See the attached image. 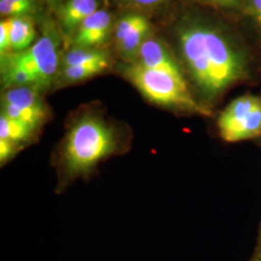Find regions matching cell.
I'll return each instance as SVG.
<instances>
[{
	"instance_id": "cell-1",
	"label": "cell",
	"mask_w": 261,
	"mask_h": 261,
	"mask_svg": "<svg viewBox=\"0 0 261 261\" xmlns=\"http://www.w3.org/2000/svg\"><path fill=\"white\" fill-rule=\"evenodd\" d=\"M172 37L187 80L207 108L234 86L252 80L255 59L251 47L222 19L185 11L174 22Z\"/></svg>"
},
{
	"instance_id": "cell-2",
	"label": "cell",
	"mask_w": 261,
	"mask_h": 261,
	"mask_svg": "<svg viewBox=\"0 0 261 261\" xmlns=\"http://www.w3.org/2000/svg\"><path fill=\"white\" fill-rule=\"evenodd\" d=\"M130 142L127 132L102 114H79L68 125L53 156L57 190L65 189L77 179L89 177L105 160L125 153Z\"/></svg>"
},
{
	"instance_id": "cell-3",
	"label": "cell",
	"mask_w": 261,
	"mask_h": 261,
	"mask_svg": "<svg viewBox=\"0 0 261 261\" xmlns=\"http://www.w3.org/2000/svg\"><path fill=\"white\" fill-rule=\"evenodd\" d=\"M124 75L151 103L188 114L210 116L211 109L193 92L186 77L148 69L134 61L123 69Z\"/></svg>"
},
{
	"instance_id": "cell-4",
	"label": "cell",
	"mask_w": 261,
	"mask_h": 261,
	"mask_svg": "<svg viewBox=\"0 0 261 261\" xmlns=\"http://www.w3.org/2000/svg\"><path fill=\"white\" fill-rule=\"evenodd\" d=\"M58 63L57 38L48 33L25 50L1 56V71L19 70L27 73L42 92L56 82L59 72Z\"/></svg>"
},
{
	"instance_id": "cell-5",
	"label": "cell",
	"mask_w": 261,
	"mask_h": 261,
	"mask_svg": "<svg viewBox=\"0 0 261 261\" xmlns=\"http://www.w3.org/2000/svg\"><path fill=\"white\" fill-rule=\"evenodd\" d=\"M221 139L228 143L258 139L261 136V97L244 94L228 103L217 119Z\"/></svg>"
},
{
	"instance_id": "cell-6",
	"label": "cell",
	"mask_w": 261,
	"mask_h": 261,
	"mask_svg": "<svg viewBox=\"0 0 261 261\" xmlns=\"http://www.w3.org/2000/svg\"><path fill=\"white\" fill-rule=\"evenodd\" d=\"M136 62L148 69L187 79L174 50L161 38L151 36L147 39L140 47Z\"/></svg>"
},
{
	"instance_id": "cell-7",
	"label": "cell",
	"mask_w": 261,
	"mask_h": 261,
	"mask_svg": "<svg viewBox=\"0 0 261 261\" xmlns=\"http://www.w3.org/2000/svg\"><path fill=\"white\" fill-rule=\"evenodd\" d=\"M39 130L23 122L0 116V161L5 164L29 142L35 140Z\"/></svg>"
},
{
	"instance_id": "cell-8",
	"label": "cell",
	"mask_w": 261,
	"mask_h": 261,
	"mask_svg": "<svg viewBox=\"0 0 261 261\" xmlns=\"http://www.w3.org/2000/svg\"><path fill=\"white\" fill-rule=\"evenodd\" d=\"M114 28L112 14L99 9L84 20L74 34L73 47L100 48L108 42Z\"/></svg>"
},
{
	"instance_id": "cell-9",
	"label": "cell",
	"mask_w": 261,
	"mask_h": 261,
	"mask_svg": "<svg viewBox=\"0 0 261 261\" xmlns=\"http://www.w3.org/2000/svg\"><path fill=\"white\" fill-rule=\"evenodd\" d=\"M99 0H68L59 11L63 31L74 35L85 19L99 10Z\"/></svg>"
},
{
	"instance_id": "cell-10",
	"label": "cell",
	"mask_w": 261,
	"mask_h": 261,
	"mask_svg": "<svg viewBox=\"0 0 261 261\" xmlns=\"http://www.w3.org/2000/svg\"><path fill=\"white\" fill-rule=\"evenodd\" d=\"M7 19L9 22L12 53L22 51L31 47L36 36L33 20L29 17H17Z\"/></svg>"
},
{
	"instance_id": "cell-11",
	"label": "cell",
	"mask_w": 261,
	"mask_h": 261,
	"mask_svg": "<svg viewBox=\"0 0 261 261\" xmlns=\"http://www.w3.org/2000/svg\"><path fill=\"white\" fill-rule=\"evenodd\" d=\"M1 103H10L22 109L47 110L41 91L29 86H17L4 89Z\"/></svg>"
},
{
	"instance_id": "cell-12",
	"label": "cell",
	"mask_w": 261,
	"mask_h": 261,
	"mask_svg": "<svg viewBox=\"0 0 261 261\" xmlns=\"http://www.w3.org/2000/svg\"><path fill=\"white\" fill-rule=\"evenodd\" d=\"M109 53L102 48L95 47H72L61 60V67L66 66L109 64Z\"/></svg>"
},
{
	"instance_id": "cell-13",
	"label": "cell",
	"mask_w": 261,
	"mask_h": 261,
	"mask_svg": "<svg viewBox=\"0 0 261 261\" xmlns=\"http://www.w3.org/2000/svg\"><path fill=\"white\" fill-rule=\"evenodd\" d=\"M153 33V25L149 19H147L138 28L132 30L124 41L116 46L119 54L124 58L133 60L137 59L140 47L144 42L149 39Z\"/></svg>"
},
{
	"instance_id": "cell-14",
	"label": "cell",
	"mask_w": 261,
	"mask_h": 261,
	"mask_svg": "<svg viewBox=\"0 0 261 261\" xmlns=\"http://www.w3.org/2000/svg\"><path fill=\"white\" fill-rule=\"evenodd\" d=\"M109 67V64L61 67L56 80L59 79L63 84H77L103 73Z\"/></svg>"
},
{
	"instance_id": "cell-15",
	"label": "cell",
	"mask_w": 261,
	"mask_h": 261,
	"mask_svg": "<svg viewBox=\"0 0 261 261\" xmlns=\"http://www.w3.org/2000/svg\"><path fill=\"white\" fill-rule=\"evenodd\" d=\"M147 18L141 14L130 12L122 16L116 21L113 28V39L115 46H118L128 36L132 30L138 28L142 22H144Z\"/></svg>"
},
{
	"instance_id": "cell-16",
	"label": "cell",
	"mask_w": 261,
	"mask_h": 261,
	"mask_svg": "<svg viewBox=\"0 0 261 261\" xmlns=\"http://www.w3.org/2000/svg\"><path fill=\"white\" fill-rule=\"evenodd\" d=\"M36 9V2L34 1H9L0 0V14L8 18L28 17Z\"/></svg>"
},
{
	"instance_id": "cell-17",
	"label": "cell",
	"mask_w": 261,
	"mask_h": 261,
	"mask_svg": "<svg viewBox=\"0 0 261 261\" xmlns=\"http://www.w3.org/2000/svg\"><path fill=\"white\" fill-rule=\"evenodd\" d=\"M240 16L261 37V0H242Z\"/></svg>"
},
{
	"instance_id": "cell-18",
	"label": "cell",
	"mask_w": 261,
	"mask_h": 261,
	"mask_svg": "<svg viewBox=\"0 0 261 261\" xmlns=\"http://www.w3.org/2000/svg\"><path fill=\"white\" fill-rule=\"evenodd\" d=\"M193 2L211 6L215 9L221 10L226 13L241 15L242 0H191Z\"/></svg>"
},
{
	"instance_id": "cell-19",
	"label": "cell",
	"mask_w": 261,
	"mask_h": 261,
	"mask_svg": "<svg viewBox=\"0 0 261 261\" xmlns=\"http://www.w3.org/2000/svg\"><path fill=\"white\" fill-rule=\"evenodd\" d=\"M12 51L10 40V28L8 19L1 20L0 22V54L5 56Z\"/></svg>"
},
{
	"instance_id": "cell-20",
	"label": "cell",
	"mask_w": 261,
	"mask_h": 261,
	"mask_svg": "<svg viewBox=\"0 0 261 261\" xmlns=\"http://www.w3.org/2000/svg\"><path fill=\"white\" fill-rule=\"evenodd\" d=\"M249 261H261V221L258 227V234H257V239H256V244L254 247V250L252 252V256L249 259Z\"/></svg>"
},
{
	"instance_id": "cell-21",
	"label": "cell",
	"mask_w": 261,
	"mask_h": 261,
	"mask_svg": "<svg viewBox=\"0 0 261 261\" xmlns=\"http://www.w3.org/2000/svg\"><path fill=\"white\" fill-rule=\"evenodd\" d=\"M132 1L142 6H155L165 2L166 0H132Z\"/></svg>"
},
{
	"instance_id": "cell-22",
	"label": "cell",
	"mask_w": 261,
	"mask_h": 261,
	"mask_svg": "<svg viewBox=\"0 0 261 261\" xmlns=\"http://www.w3.org/2000/svg\"><path fill=\"white\" fill-rule=\"evenodd\" d=\"M9 1H18V2H24V1H34V2H36V0H9Z\"/></svg>"
},
{
	"instance_id": "cell-23",
	"label": "cell",
	"mask_w": 261,
	"mask_h": 261,
	"mask_svg": "<svg viewBox=\"0 0 261 261\" xmlns=\"http://www.w3.org/2000/svg\"><path fill=\"white\" fill-rule=\"evenodd\" d=\"M257 140H258V142H259V144L261 145V136L258 138V139H257Z\"/></svg>"
},
{
	"instance_id": "cell-24",
	"label": "cell",
	"mask_w": 261,
	"mask_h": 261,
	"mask_svg": "<svg viewBox=\"0 0 261 261\" xmlns=\"http://www.w3.org/2000/svg\"><path fill=\"white\" fill-rule=\"evenodd\" d=\"M125 1H127V0H125Z\"/></svg>"
}]
</instances>
